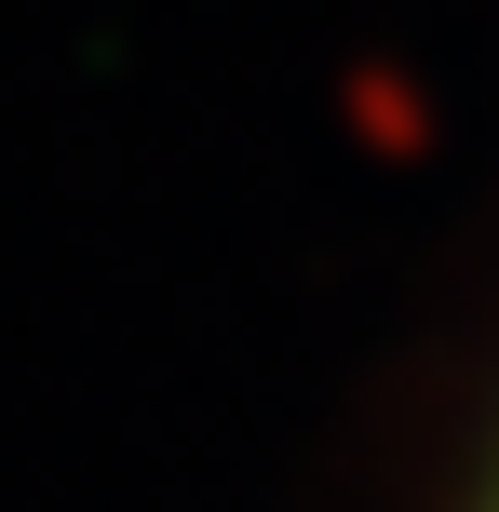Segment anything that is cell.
<instances>
[{
	"label": "cell",
	"instance_id": "6da1fadb",
	"mask_svg": "<svg viewBox=\"0 0 499 512\" xmlns=\"http://www.w3.org/2000/svg\"><path fill=\"white\" fill-rule=\"evenodd\" d=\"M486 512H499V499H486Z\"/></svg>",
	"mask_w": 499,
	"mask_h": 512
}]
</instances>
